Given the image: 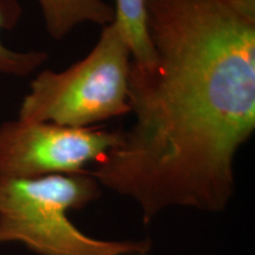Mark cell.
I'll list each match as a JSON object with an SVG mask.
<instances>
[{"label":"cell","instance_id":"obj_5","mask_svg":"<svg viewBox=\"0 0 255 255\" xmlns=\"http://www.w3.org/2000/svg\"><path fill=\"white\" fill-rule=\"evenodd\" d=\"M46 30L56 40L65 38L73 28L84 23L111 24L115 19L114 6L104 0H38Z\"/></svg>","mask_w":255,"mask_h":255},{"label":"cell","instance_id":"obj_1","mask_svg":"<svg viewBox=\"0 0 255 255\" xmlns=\"http://www.w3.org/2000/svg\"><path fill=\"white\" fill-rule=\"evenodd\" d=\"M146 14L154 60L130 62L133 122L89 173L144 226L170 208L222 213L255 131V0H146Z\"/></svg>","mask_w":255,"mask_h":255},{"label":"cell","instance_id":"obj_6","mask_svg":"<svg viewBox=\"0 0 255 255\" xmlns=\"http://www.w3.org/2000/svg\"><path fill=\"white\" fill-rule=\"evenodd\" d=\"M116 25L126 39L131 63L139 68H149L154 60V51L148 33L146 0H115Z\"/></svg>","mask_w":255,"mask_h":255},{"label":"cell","instance_id":"obj_7","mask_svg":"<svg viewBox=\"0 0 255 255\" xmlns=\"http://www.w3.org/2000/svg\"><path fill=\"white\" fill-rule=\"evenodd\" d=\"M23 14L18 0H0V32L17 26ZM49 55L45 51L19 52L4 45L0 40V75L25 77L39 69Z\"/></svg>","mask_w":255,"mask_h":255},{"label":"cell","instance_id":"obj_4","mask_svg":"<svg viewBox=\"0 0 255 255\" xmlns=\"http://www.w3.org/2000/svg\"><path fill=\"white\" fill-rule=\"evenodd\" d=\"M122 130L12 120L0 126V177L81 174L121 139Z\"/></svg>","mask_w":255,"mask_h":255},{"label":"cell","instance_id":"obj_3","mask_svg":"<svg viewBox=\"0 0 255 255\" xmlns=\"http://www.w3.org/2000/svg\"><path fill=\"white\" fill-rule=\"evenodd\" d=\"M130 62L131 52L116 25L103 26L84 58L64 71L43 70L32 79L18 119L91 128L130 114Z\"/></svg>","mask_w":255,"mask_h":255},{"label":"cell","instance_id":"obj_2","mask_svg":"<svg viewBox=\"0 0 255 255\" xmlns=\"http://www.w3.org/2000/svg\"><path fill=\"white\" fill-rule=\"evenodd\" d=\"M89 173L34 178L0 177V245L21 244L37 255H149V239L107 240L82 232L69 219L100 199Z\"/></svg>","mask_w":255,"mask_h":255}]
</instances>
